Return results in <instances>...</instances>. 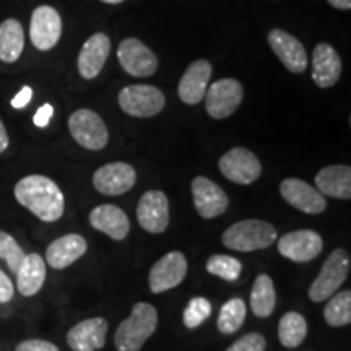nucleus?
<instances>
[{
  "mask_svg": "<svg viewBox=\"0 0 351 351\" xmlns=\"http://www.w3.org/2000/svg\"><path fill=\"white\" fill-rule=\"evenodd\" d=\"M117 59L124 72L135 78L152 77L158 70V57L155 52L137 38H125L119 44Z\"/></svg>",
  "mask_w": 351,
  "mask_h": 351,
  "instance_id": "nucleus-9",
  "label": "nucleus"
},
{
  "mask_svg": "<svg viewBox=\"0 0 351 351\" xmlns=\"http://www.w3.org/2000/svg\"><path fill=\"white\" fill-rule=\"evenodd\" d=\"M8 143H10V140H8L7 129H5V125H3L2 119H0V155L7 150Z\"/></svg>",
  "mask_w": 351,
  "mask_h": 351,
  "instance_id": "nucleus-39",
  "label": "nucleus"
},
{
  "mask_svg": "<svg viewBox=\"0 0 351 351\" xmlns=\"http://www.w3.org/2000/svg\"><path fill=\"white\" fill-rule=\"evenodd\" d=\"M138 225L152 234H161L169 225V200L163 191H148L137 205Z\"/></svg>",
  "mask_w": 351,
  "mask_h": 351,
  "instance_id": "nucleus-13",
  "label": "nucleus"
},
{
  "mask_svg": "<svg viewBox=\"0 0 351 351\" xmlns=\"http://www.w3.org/2000/svg\"><path fill=\"white\" fill-rule=\"evenodd\" d=\"M16 289L21 296L38 295L46 282V261L39 254H26L16 270Z\"/></svg>",
  "mask_w": 351,
  "mask_h": 351,
  "instance_id": "nucleus-25",
  "label": "nucleus"
},
{
  "mask_svg": "<svg viewBox=\"0 0 351 351\" xmlns=\"http://www.w3.org/2000/svg\"><path fill=\"white\" fill-rule=\"evenodd\" d=\"M111 54V39L104 33H95L86 39L78 54V73L85 80H93L101 73Z\"/></svg>",
  "mask_w": 351,
  "mask_h": 351,
  "instance_id": "nucleus-19",
  "label": "nucleus"
},
{
  "mask_svg": "<svg viewBox=\"0 0 351 351\" xmlns=\"http://www.w3.org/2000/svg\"><path fill=\"white\" fill-rule=\"evenodd\" d=\"M187 275V258L182 252L173 251L163 256L160 261L155 262L148 274V285H150L152 293L160 295V293L168 291L182 283Z\"/></svg>",
  "mask_w": 351,
  "mask_h": 351,
  "instance_id": "nucleus-10",
  "label": "nucleus"
},
{
  "mask_svg": "<svg viewBox=\"0 0 351 351\" xmlns=\"http://www.w3.org/2000/svg\"><path fill=\"white\" fill-rule=\"evenodd\" d=\"M69 130L73 140L91 152H99L109 142V130L98 112L91 109H77L69 117Z\"/></svg>",
  "mask_w": 351,
  "mask_h": 351,
  "instance_id": "nucleus-5",
  "label": "nucleus"
},
{
  "mask_svg": "<svg viewBox=\"0 0 351 351\" xmlns=\"http://www.w3.org/2000/svg\"><path fill=\"white\" fill-rule=\"evenodd\" d=\"M212 73L213 67L208 60L199 59L189 64L178 85V95L184 104L195 106L205 98Z\"/></svg>",
  "mask_w": 351,
  "mask_h": 351,
  "instance_id": "nucleus-17",
  "label": "nucleus"
},
{
  "mask_svg": "<svg viewBox=\"0 0 351 351\" xmlns=\"http://www.w3.org/2000/svg\"><path fill=\"white\" fill-rule=\"evenodd\" d=\"M108 320L91 317L82 320L67 332V345L72 351H96L106 345Z\"/></svg>",
  "mask_w": 351,
  "mask_h": 351,
  "instance_id": "nucleus-20",
  "label": "nucleus"
},
{
  "mask_svg": "<svg viewBox=\"0 0 351 351\" xmlns=\"http://www.w3.org/2000/svg\"><path fill=\"white\" fill-rule=\"evenodd\" d=\"M15 351H60L54 343L46 340H39V339H33V340H25L21 343L16 345Z\"/></svg>",
  "mask_w": 351,
  "mask_h": 351,
  "instance_id": "nucleus-35",
  "label": "nucleus"
},
{
  "mask_svg": "<svg viewBox=\"0 0 351 351\" xmlns=\"http://www.w3.org/2000/svg\"><path fill=\"white\" fill-rule=\"evenodd\" d=\"M322 238L313 230H298L283 234L278 241V252L293 262H309L322 252Z\"/></svg>",
  "mask_w": 351,
  "mask_h": 351,
  "instance_id": "nucleus-16",
  "label": "nucleus"
},
{
  "mask_svg": "<svg viewBox=\"0 0 351 351\" xmlns=\"http://www.w3.org/2000/svg\"><path fill=\"white\" fill-rule=\"evenodd\" d=\"M324 319L330 327H345L351 322V291L337 293L328 298V302L324 309Z\"/></svg>",
  "mask_w": 351,
  "mask_h": 351,
  "instance_id": "nucleus-29",
  "label": "nucleus"
},
{
  "mask_svg": "<svg viewBox=\"0 0 351 351\" xmlns=\"http://www.w3.org/2000/svg\"><path fill=\"white\" fill-rule=\"evenodd\" d=\"M13 295H15V287H13L10 276L3 270H0V304L12 301Z\"/></svg>",
  "mask_w": 351,
  "mask_h": 351,
  "instance_id": "nucleus-36",
  "label": "nucleus"
},
{
  "mask_svg": "<svg viewBox=\"0 0 351 351\" xmlns=\"http://www.w3.org/2000/svg\"><path fill=\"white\" fill-rule=\"evenodd\" d=\"M271 51L278 57L280 62L291 73H302L307 69V54L304 46L300 39L285 32L275 28L267 36Z\"/></svg>",
  "mask_w": 351,
  "mask_h": 351,
  "instance_id": "nucleus-18",
  "label": "nucleus"
},
{
  "mask_svg": "<svg viewBox=\"0 0 351 351\" xmlns=\"http://www.w3.org/2000/svg\"><path fill=\"white\" fill-rule=\"evenodd\" d=\"M218 168L228 181L241 184V186H249V184L256 182L262 174L261 160L244 147H236L226 152L219 158Z\"/></svg>",
  "mask_w": 351,
  "mask_h": 351,
  "instance_id": "nucleus-8",
  "label": "nucleus"
},
{
  "mask_svg": "<svg viewBox=\"0 0 351 351\" xmlns=\"http://www.w3.org/2000/svg\"><path fill=\"white\" fill-rule=\"evenodd\" d=\"M52 116H54V108H52V104H49V103L43 104V106L38 109L36 114H34V117H33L34 125L44 129V127L49 125Z\"/></svg>",
  "mask_w": 351,
  "mask_h": 351,
  "instance_id": "nucleus-37",
  "label": "nucleus"
},
{
  "mask_svg": "<svg viewBox=\"0 0 351 351\" xmlns=\"http://www.w3.org/2000/svg\"><path fill=\"white\" fill-rule=\"evenodd\" d=\"M207 271L210 275L226 280V282H236L243 271V263L231 256L215 254L207 261Z\"/></svg>",
  "mask_w": 351,
  "mask_h": 351,
  "instance_id": "nucleus-31",
  "label": "nucleus"
},
{
  "mask_svg": "<svg viewBox=\"0 0 351 351\" xmlns=\"http://www.w3.org/2000/svg\"><path fill=\"white\" fill-rule=\"evenodd\" d=\"M25 47V32L19 20L8 19L0 23V60L13 64Z\"/></svg>",
  "mask_w": 351,
  "mask_h": 351,
  "instance_id": "nucleus-26",
  "label": "nucleus"
},
{
  "mask_svg": "<svg viewBox=\"0 0 351 351\" xmlns=\"http://www.w3.org/2000/svg\"><path fill=\"white\" fill-rule=\"evenodd\" d=\"M192 197L197 213L205 219H213L228 210L230 199L217 182L204 176H197L192 181Z\"/></svg>",
  "mask_w": 351,
  "mask_h": 351,
  "instance_id": "nucleus-15",
  "label": "nucleus"
},
{
  "mask_svg": "<svg viewBox=\"0 0 351 351\" xmlns=\"http://www.w3.org/2000/svg\"><path fill=\"white\" fill-rule=\"evenodd\" d=\"M101 2H104V3H111V5H117V3L125 2V0H101Z\"/></svg>",
  "mask_w": 351,
  "mask_h": 351,
  "instance_id": "nucleus-41",
  "label": "nucleus"
},
{
  "mask_svg": "<svg viewBox=\"0 0 351 351\" xmlns=\"http://www.w3.org/2000/svg\"><path fill=\"white\" fill-rule=\"evenodd\" d=\"M119 106L132 117H155L166 106V98L160 88L153 85H129L119 93Z\"/></svg>",
  "mask_w": 351,
  "mask_h": 351,
  "instance_id": "nucleus-6",
  "label": "nucleus"
},
{
  "mask_svg": "<svg viewBox=\"0 0 351 351\" xmlns=\"http://www.w3.org/2000/svg\"><path fill=\"white\" fill-rule=\"evenodd\" d=\"M350 254L345 249H335L309 288V298L314 302H322L335 295V291L345 283L350 271Z\"/></svg>",
  "mask_w": 351,
  "mask_h": 351,
  "instance_id": "nucleus-4",
  "label": "nucleus"
},
{
  "mask_svg": "<svg viewBox=\"0 0 351 351\" xmlns=\"http://www.w3.org/2000/svg\"><path fill=\"white\" fill-rule=\"evenodd\" d=\"M280 194L287 204L302 213L319 215L326 212L327 208L326 197L320 194L317 189H314L306 181H301V179H283L280 184Z\"/></svg>",
  "mask_w": 351,
  "mask_h": 351,
  "instance_id": "nucleus-14",
  "label": "nucleus"
},
{
  "mask_svg": "<svg viewBox=\"0 0 351 351\" xmlns=\"http://www.w3.org/2000/svg\"><path fill=\"white\" fill-rule=\"evenodd\" d=\"M137 182V171L124 161L101 166L93 174V186L99 194L117 197L129 192Z\"/></svg>",
  "mask_w": 351,
  "mask_h": 351,
  "instance_id": "nucleus-11",
  "label": "nucleus"
},
{
  "mask_svg": "<svg viewBox=\"0 0 351 351\" xmlns=\"http://www.w3.org/2000/svg\"><path fill=\"white\" fill-rule=\"evenodd\" d=\"M276 306L275 285L269 275H258L251 291V309L254 315L265 319L271 315Z\"/></svg>",
  "mask_w": 351,
  "mask_h": 351,
  "instance_id": "nucleus-27",
  "label": "nucleus"
},
{
  "mask_svg": "<svg viewBox=\"0 0 351 351\" xmlns=\"http://www.w3.org/2000/svg\"><path fill=\"white\" fill-rule=\"evenodd\" d=\"M26 254L23 247L16 243V239L12 234H8L7 231H0V258L5 261L8 270L12 274H16Z\"/></svg>",
  "mask_w": 351,
  "mask_h": 351,
  "instance_id": "nucleus-32",
  "label": "nucleus"
},
{
  "mask_svg": "<svg viewBox=\"0 0 351 351\" xmlns=\"http://www.w3.org/2000/svg\"><path fill=\"white\" fill-rule=\"evenodd\" d=\"M327 2L337 10H350L351 8V0H327Z\"/></svg>",
  "mask_w": 351,
  "mask_h": 351,
  "instance_id": "nucleus-40",
  "label": "nucleus"
},
{
  "mask_svg": "<svg viewBox=\"0 0 351 351\" xmlns=\"http://www.w3.org/2000/svg\"><path fill=\"white\" fill-rule=\"evenodd\" d=\"M62 34V19L51 5L34 8L29 21V38L38 51H51Z\"/></svg>",
  "mask_w": 351,
  "mask_h": 351,
  "instance_id": "nucleus-12",
  "label": "nucleus"
},
{
  "mask_svg": "<svg viewBox=\"0 0 351 351\" xmlns=\"http://www.w3.org/2000/svg\"><path fill=\"white\" fill-rule=\"evenodd\" d=\"M86 249L88 244L85 238L82 234H77V232H70V234L57 238L47 245L46 258L44 261L52 269L62 270L85 256Z\"/></svg>",
  "mask_w": 351,
  "mask_h": 351,
  "instance_id": "nucleus-22",
  "label": "nucleus"
},
{
  "mask_svg": "<svg viewBox=\"0 0 351 351\" xmlns=\"http://www.w3.org/2000/svg\"><path fill=\"white\" fill-rule=\"evenodd\" d=\"M313 80L319 88H332L340 80L341 57L328 43H319L313 51Z\"/></svg>",
  "mask_w": 351,
  "mask_h": 351,
  "instance_id": "nucleus-21",
  "label": "nucleus"
},
{
  "mask_svg": "<svg viewBox=\"0 0 351 351\" xmlns=\"http://www.w3.org/2000/svg\"><path fill=\"white\" fill-rule=\"evenodd\" d=\"M158 327V311L148 302H137L114 333L117 351H140Z\"/></svg>",
  "mask_w": 351,
  "mask_h": 351,
  "instance_id": "nucleus-2",
  "label": "nucleus"
},
{
  "mask_svg": "<svg viewBox=\"0 0 351 351\" xmlns=\"http://www.w3.org/2000/svg\"><path fill=\"white\" fill-rule=\"evenodd\" d=\"M278 238L276 228L262 219H243L223 232L221 243L225 247L238 252H254L270 247Z\"/></svg>",
  "mask_w": 351,
  "mask_h": 351,
  "instance_id": "nucleus-3",
  "label": "nucleus"
},
{
  "mask_svg": "<svg viewBox=\"0 0 351 351\" xmlns=\"http://www.w3.org/2000/svg\"><path fill=\"white\" fill-rule=\"evenodd\" d=\"M267 341L262 333L252 332L236 340L226 351H265Z\"/></svg>",
  "mask_w": 351,
  "mask_h": 351,
  "instance_id": "nucleus-34",
  "label": "nucleus"
},
{
  "mask_svg": "<svg viewBox=\"0 0 351 351\" xmlns=\"http://www.w3.org/2000/svg\"><path fill=\"white\" fill-rule=\"evenodd\" d=\"M245 320V304L241 298H232L221 306L218 314L217 327L225 335L238 332Z\"/></svg>",
  "mask_w": 351,
  "mask_h": 351,
  "instance_id": "nucleus-30",
  "label": "nucleus"
},
{
  "mask_svg": "<svg viewBox=\"0 0 351 351\" xmlns=\"http://www.w3.org/2000/svg\"><path fill=\"white\" fill-rule=\"evenodd\" d=\"M315 186L322 195L332 199H351V168L346 165L326 166L315 174Z\"/></svg>",
  "mask_w": 351,
  "mask_h": 351,
  "instance_id": "nucleus-24",
  "label": "nucleus"
},
{
  "mask_svg": "<svg viewBox=\"0 0 351 351\" xmlns=\"http://www.w3.org/2000/svg\"><path fill=\"white\" fill-rule=\"evenodd\" d=\"M244 98V88L236 78H221L208 86L205 109L212 119H226L238 111Z\"/></svg>",
  "mask_w": 351,
  "mask_h": 351,
  "instance_id": "nucleus-7",
  "label": "nucleus"
},
{
  "mask_svg": "<svg viewBox=\"0 0 351 351\" xmlns=\"http://www.w3.org/2000/svg\"><path fill=\"white\" fill-rule=\"evenodd\" d=\"M212 314V302L205 298H192L184 311V326L187 328H195L202 326Z\"/></svg>",
  "mask_w": 351,
  "mask_h": 351,
  "instance_id": "nucleus-33",
  "label": "nucleus"
},
{
  "mask_svg": "<svg viewBox=\"0 0 351 351\" xmlns=\"http://www.w3.org/2000/svg\"><path fill=\"white\" fill-rule=\"evenodd\" d=\"M90 225L96 231L104 232L114 241H122L127 238L130 231V221L125 212L116 205H98L91 210Z\"/></svg>",
  "mask_w": 351,
  "mask_h": 351,
  "instance_id": "nucleus-23",
  "label": "nucleus"
},
{
  "mask_svg": "<svg viewBox=\"0 0 351 351\" xmlns=\"http://www.w3.org/2000/svg\"><path fill=\"white\" fill-rule=\"evenodd\" d=\"M33 98V90L29 86H23L20 90V93L12 99V106L15 109H23L28 106V103Z\"/></svg>",
  "mask_w": 351,
  "mask_h": 351,
  "instance_id": "nucleus-38",
  "label": "nucleus"
},
{
  "mask_svg": "<svg viewBox=\"0 0 351 351\" xmlns=\"http://www.w3.org/2000/svg\"><path fill=\"white\" fill-rule=\"evenodd\" d=\"M307 335V322L300 313H287L280 319L278 339L287 348H296Z\"/></svg>",
  "mask_w": 351,
  "mask_h": 351,
  "instance_id": "nucleus-28",
  "label": "nucleus"
},
{
  "mask_svg": "<svg viewBox=\"0 0 351 351\" xmlns=\"http://www.w3.org/2000/svg\"><path fill=\"white\" fill-rule=\"evenodd\" d=\"M21 207L29 210L41 221L52 223L62 218L65 199L59 186L43 174H29L20 179L13 189Z\"/></svg>",
  "mask_w": 351,
  "mask_h": 351,
  "instance_id": "nucleus-1",
  "label": "nucleus"
}]
</instances>
